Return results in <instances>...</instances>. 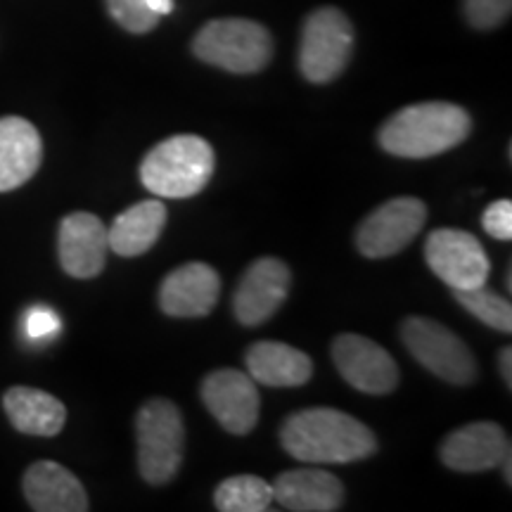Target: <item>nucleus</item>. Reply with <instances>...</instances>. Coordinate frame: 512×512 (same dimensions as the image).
I'll return each instance as SVG.
<instances>
[{
    "mask_svg": "<svg viewBox=\"0 0 512 512\" xmlns=\"http://www.w3.org/2000/svg\"><path fill=\"white\" fill-rule=\"evenodd\" d=\"M427 221V207L418 197H394L368 214L358 226V252L368 259H387L408 247Z\"/></svg>",
    "mask_w": 512,
    "mask_h": 512,
    "instance_id": "6e6552de",
    "label": "nucleus"
},
{
    "mask_svg": "<svg viewBox=\"0 0 512 512\" xmlns=\"http://www.w3.org/2000/svg\"><path fill=\"white\" fill-rule=\"evenodd\" d=\"M214 505L223 512H266L273 505V484L254 475L230 477L216 489Z\"/></svg>",
    "mask_w": 512,
    "mask_h": 512,
    "instance_id": "4be33fe9",
    "label": "nucleus"
},
{
    "mask_svg": "<svg viewBox=\"0 0 512 512\" xmlns=\"http://www.w3.org/2000/svg\"><path fill=\"white\" fill-rule=\"evenodd\" d=\"M456 292L458 304L465 311H470L477 320H482L484 325L494 328L498 332H510L512 330V306L501 294L489 290L486 285L472 287V290H453Z\"/></svg>",
    "mask_w": 512,
    "mask_h": 512,
    "instance_id": "5701e85b",
    "label": "nucleus"
},
{
    "mask_svg": "<svg viewBox=\"0 0 512 512\" xmlns=\"http://www.w3.org/2000/svg\"><path fill=\"white\" fill-rule=\"evenodd\" d=\"M107 8L114 22L131 34H147L159 22V15L147 5V0H107Z\"/></svg>",
    "mask_w": 512,
    "mask_h": 512,
    "instance_id": "b1692460",
    "label": "nucleus"
},
{
    "mask_svg": "<svg viewBox=\"0 0 512 512\" xmlns=\"http://www.w3.org/2000/svg\"><path fill=\"white\" fill-rule=\"evenodd\" d=\"M332 358L337 370L351 387L363 394H389L399 384V366L387 349L373 339L354 335H339L332 344Z\"/></svg>",
    "mask_w": 512,
    "mask_h": 512,
    "instance_id": "9d476101",
    "label": "nucleus"
},
{
    "mask_svg": "<svg viewBox=\"0 0 512 512\" xmlns=\"http://www.w3.org/2000/svg\"><path fill=\"white\" fill-rule=\"evenodd\" d=\"M62 328V320L57 318V313L48 306H34V309L27 311V318H24V332H27L29 339H48L55 337Z\"/></svg>",
    "mask_w": 512,
    "mask_h": 512,
    "instance_id": "a878e982",
    "label": "nucleus"
},
{
    "mask_svg": "<svg viewBox=\"0 0 512 512\" xmlns=\"http://www.w3.org/2000/svg\"><path fill=\"white\" fill-rule=\"evenodd\" d=\"M214 150L200 136H174L147 152L140 164V181L164 200H188L200 195L214 174Z\"/></svg>",
    "mask_w": 512,
    "mask_h": 512,
    "instance_id": "7ed1b4c3",
    "label": "nucleus"
},
{
    "mask_svg": "<svg viewBox=\"0 0 512 512\" xmlns=\"http://www.w3.org/2000/svg\"><path fill=\"white\" fill-rule=\"evenodd\" d=\"M292 273L283 261L275 256H264L254 261L242 275V283L238 285L233 297L235 316L242 325L254 328V325L266 323L275 311L285 302L290 292Z\"/></svg>",
    "mask_w": 512,
    "mask_h": 512,
    "instance_id": "f8f14e48",
    "label": "nucleus"
},
{
    "mask_svg": "<svg viewBox=\"0 0 512 512\" xmlns=\"http://www.w3.org/2000/svg\"><path fill=\"white\" fill-rule=\"evenodd\" d=\"M43 159V140L36 126L22 117L0 119V192L19 188L36 174Z\"/></svg>",
    "mask_w": 512,
    "mask_h": 512,
    "instance_id": "f3484780",
    "label": "nucleus"
},
{
    "mask_svg": "<svg viewBox=\"0 0 512 512\" xmlns=\"http://www.w3.org/2000/svg\"><path fill=\"white\" fill-rule=\"evenodd\" d=\"M344 498V486L335 475L302 467L283 472L273 484V501L294 512H332L339 510Z\"/></svg>",
    "mask_w": 512,
    "mask_h": 512,
    "instance_id": "a211bd4d",
    "label": "nucleus"
},
{
    "mask_svg": "<svg viewBox=\"0 0 512 512\" xmlns=\"http://www.w3.org/2000/svg\"><path fill=\"white\" fill-rule=\"evenodd\" d=\"M482 226L491 238L496 240H510L512 238V202L510 200H496L489 204L484 211Z\"/></svg>",
    "mask_w": 512,
    "mask_h": 512,
    "instance_id": "bb28decb",
    "label": "nucleus"
},
{
    "mask_svg": "<svg viewBox=\"0 0 512 512\" xmlns=\"http://www.w3.org/2000/svg\"><path fill=\"white\" fill-rule=\"evenodd\" d=\"M166 226V207L159 200L133 204L107 228L110 249L119 256H140L155 247Z\"/></svg>",
    "mask_w": 512,
    "mask_h": 512,
    "instance_id": "412c9836",
    "label": "nucleus"
},
{
    "mask_svg": "<svg viewBox=\"0 0 512 512\" xmlns=\"http://www.w3.org/2000/svg\"><path fill=\"white\" fill-rule=\"evenodd\" d=\"M57 252L64 273L79 280H91L102 273L110 252L107 228L95 214L74 211L64 216L57 235Z\"/></svg>",
    "mask_w": 512,
    "mask_h": 512,
    "instance_id": "ddd939ff",
    "label": "nucleus"
},
{
    "mask_svg": "<svg viewBox=\"0 0 512 512\" xmlns=\"http://www.w3.org/2000/svg\"><path fill=\"white\" fill-rule=\"evenodd\" d=\"M510 453L508 434L496 422H472L441 441V463L456 472H484L501 467Z\"/></svg>",
    "mask_w": 512,
    "mask_h": 512,
    "instance_id": "4468645a",
    "label": "nucleus"
},
{
    "mask_svg": "<svg viewBox=\"0 0 512 512\" xmlns=\"http://www.w3.org/2000/svg\"><path fill=\"white\" fill-rule=\"evenodd\" d=\"M221 294V278L209 264L192 261L166 275L159 287V306L166 316L202 318L209 316Z\"/></svg>",
    "mask_w": 512,
    "mask_h": 512,
    "instance_id": "2eb2a0df",
    "label": "nucleus"
},
{
    "mask_svg": "<svg viewBox=\"0 0 512 512\" xmlns=\"http://www.w3.org/2000/svg\"><path fill=\"white\" fill-rule=\"evenodd\" d=\"M138 470L147 484H169L183 463L181 411L166 399L147 401L136 418Z\"/></svg>",
    "mask_w": 512,
    "mask_h": 512,
    "instance_id": "39448f33",
    "label": "nucleus"
},
{
    "mask_svg": "<svg viewBox=\"0 0 512 512\" xmlns=\"http://www.w3.org/2000/svg\"><path fill=\"white\" fill-rule=\"evenodd\" d=\"M192 53L226 72L254 74L271 62L273 38L264 24L252 19H214L195 36Z\"/></svg>",
    "mask_w": 512,
    "mask_h": 512,
    "instance_id": "20e7f679",
    "label": "nucleus"
},
{
    "mask_svg": "<svg viewBox=\"0 0 512 512\" xmlns=\"http://www.w3.org/2000/svg\"><path fill=\"white\" fill-rule=\"evenodd\" d=\"M351 50L354 27L349 17L337 8H320L304 24L299 69L311 83H328L344 72Z\"/></svg>",
    "mask_w": 512,
    "mask_h": 512,
    "instance_id": "0eeeda50",
    "label": "nucleus"
},
{
    "mask_svg": "<svg viewBox=\"0 0 512 512\" xmlns=\"http://www.w3.org/2000/svg\"><path fill=\"white\" fill-rule=\"evenodd\" d=\"M147 5H150V8L155 10L159 17L169 15V12L174 10V0H147Z\"/></svg>",
    "mask_w": 512,
    "mask_h": 512,
    "instance_id": "c85d7f7f",
    "label": "nucleus"
},
{
    "mask_svg": "<svg viewBox=\"0 0 512 512\" xmlns=\"http://www.w3.org/2000/svg\"><path fill=\"white\" fill-rule=\"evenodd\" d=\"M425 259L451 290L486 285L491 273L489 256L475 235L456 228H439L425 242Z\"/></svg>",
    "mask_w": 512,
    "mask_h": 512,
    "instance_id": "1a4fd4ad",
    "label": "nucleus"
},
{
    "mask_svg": "<svg viewBox=\"0 0 512 512\" xmlns=\"http://www.w3.org/2000/svg\"><path fill=\"white\" fill-rule=\"evenodd\" d=\"M202 401L230 434H247L259 420V392L249 373L235 368L214 370L202 382Z\"/></svg>",
    "mask_w": 512,
    "mask_h": 512,
    "instance_id": "9b49d317",
    "label": "nucleus"
},
{
    "mask_svg": "<svg viewBox=\"0 0 512 512\" xmlns=\"http://www.w3.org/2000/svg\"><path fill=\"white\" fill-rule=\"evenodd\" d=\"M280 441L292 458L311 465H347L377 451L370 427L337 408H306L290 415Z\"/></svg>",
    "mask_w": 512,
    "mask_h": 512,
    "instance_id": "f257e3e1",
    "label": "nucleus"
},
{
    "mask_svg": "<svg viewBox=\"0 0 512 512\" xmlns=\"http://www.w3.org/2000/svg\"><path fill=\"white\" fill-rule=\"evenodd\" d=\"M401 339L415 361L444 382L472 384L477 377V361L465 342L437 320L413 316L401 325Z\"/></svg>",
    "mask_w": 512,
    "mask_h": 512,
    "instance_id": "423d86ee",
    "label": "nucleus"
},
{
    "mask_svg": "<svg viewBox=\"0 0 512 512\" xmlns=\"http://www.w3.org/2000/svg\"><path fill=\"white\" fill-rule=\"evenodd\" d=\"M24 496L36 512H86L91 508L83 484L67 467L38 460L24 475Z\"/></svg>",
    "mask_w": 512,
    "mask_h": 512,
    "instance_id": "dca6fc26",
    "label": "nucleus"
},
{
    "mask_svg": "<svg viewBox=\"0 0 512 512\" xmlns=\"http://www.w3.org/2000/svg\"><path fill=\"white\" fill-rule=\"evenodd\" d=\"M12 427L31 437H55L67 422V408L53 394L34 387H12L3 396Z\"/></svg>",
    "mask_w": 512,
    "mask_h": 512,
    "instance_id": "6ab92c4d",
    "label": "nucleus"
},
{
    "mask_svg": "<svg viewBox=\"0 0 512 512\" xmlns=\"http://www.w3.org/2000/svg\"><path fill=\"white\" fill-rule=\"evenodd\" d=\"M512 0H465V15L475 29H496L510 17Z\"/></svg>",
    "mask_w": 512,
    "mask_h": 512,
    "instance_id": "393cba45",
    "label": "nucleus"
},
{
    "mask_svg": "<svg viewBox=\"0 0 512 512\" xmlns=\"http://www.w3.org/2000/svg\"><path fill=\"white\" fill-rule=\"evenodd\" d=\"M498 363H501V375L508 387H512V349L505 347L501 349V354H498Z\"/></svg>",
    "mask_w": 512,
    "mask_h": 512,
    "instance_id": "cd10ccee",
    "label": "nucleus"
},
{
    "mask_svg": "<svg viewBox=\"0 0 512 512\" xmlns=\"http://www.w3.org/2000/svg\"><path fill=\"white\" fill-rule=\"evenodd\" d=\"M245 361L249 377L266 387H302L313 373L311 358L283 342H256Z\"/></svg>",
    "mask_w": 512,
    "mask_h": 512,
    "instance_id": "aec40b11",
    "label": "nucleus"
},
{
    "mask_svg": "<svg viewBox=\"0 0 512 512\" xmlns=\"http://www.w3.org/2000/svg\"><path fill=\"white\" fill-rule=\"evenodd\" d=\"M470 114L453 102H418L403 107L380 128L384 152L403 159L444 155L470 136Z\"/></svg>",
    "mask_w": 512,
    "mask_h": 512,
    "instance_id": "f03ea898",
    "label": "nucleus"
}]
</instances>
